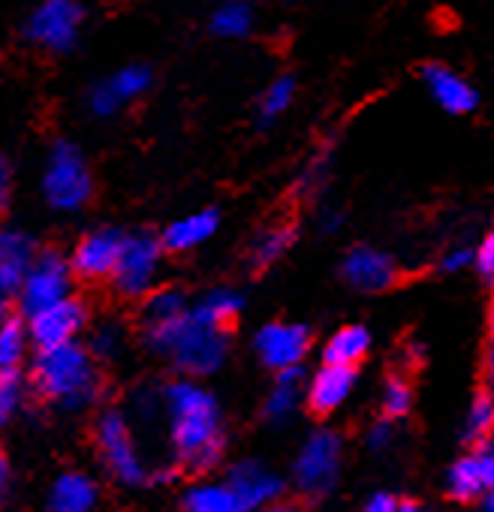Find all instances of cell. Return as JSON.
<instances>
[{
  "mask_svg": "<svg viewBox=\"0 0 494 512\" xmlns=\"http://www.w3.org/2000/svg\"><path fill=\"white\" fill-rule=\"evenodd\" d=\"M494 488V440H485L470 455L458 458L446 476V491L455 500H476Z\"/></svg>",
  "mask_w": 494,
  "mask_h": 512,
  "instance_id": "obj_13",
  "label": "cell"
},
{
  "mask_svg": "<svg viewBox=\"0 0 494 512\" xmlns=\"http://www.w3.org/2000/svg\"><path fill=\"white\" fill-rule=\"evenodd\" d=\"M476 269L494 284V232L482 241V247L476 250Z\"/></svg>",
  "mask_w": 494,
  "mask_h": 512,
  "instance_id": "obj_36",
  "label": "cell"
},
{
  "mask_svg": "<svg viewBox=\"0 0 494 512\" xmlns=\"http://www.w3.org/2000/svg\"><path fill=\"white\" fill-rule=\"evenodd\" d=\"M338 223H341V217H338V214H326V223H323V229H338Z\"/></svg>",
  "mask_w": 494,
  "mask_h": 512,
  "instance_id": "obj_42",
  "label": "cell"
},
{
  "mask_svg": "<svg viewBox=\"0 0 494 512\" xmlns=\"http://www.w3.org/2000/svg\"><path fill=\"white\" fill-rule=\"evenodd\" d=\"M85 317H88L85 305L76 302L73 296H67V299H61L55 305H46V308L31 314V338H34V344L40 350L70 344L85 329Z\"/></svg>",
  "mask_w": 494,
  "mask_h": 512,
  "instance_id": "obj_11",
  "label": "cell"
},
{
  "mask_svg": "<svg viewBox=\"0 0 494 512\" xmlns=\"http://www.w3.org/2000/svg\"><path fill=\"white\" fill-rule=\"evenodd\" d=\"M308 347H311V335L305 326H296V323H269L254 338V350L260 362L272 371L302 365V359L308 356Z\"/></svg>",
  "mask_w": 494,
  "mask_h": 512,
  "instance_id": "obj_10",
  "label": "cell"
},
{
  "mask_svg": "<svg viewBox=\"0 0 494 512\" xmlns=\"http://www.w3.org/2000/svg\"><path fill=\"white\" fill-rule=\"evenodd\" d=\"M464 431L470 440H485L494 431V398L491 395H476L470 410H467V422Z\"/></svg>",
  "mask_w": 494,
  "mask_h": 512,
  "instance_id": "obj_32",
  "label": "cell"
},
{
  "mask_svg": "<svg viewBox=\"0 0 494 512\" xmlns=\"http://www.w3.org/2000/svg\"><path fill=\"white\" fill-rule=\"evenodd\" d=\"M7 202H10V163L0 154V211L7 208Z\"/></svg>",
  "mask_w": 494,
  "mask_h": 512,
  "instance_id": "obj_39",
  "label": "cell"
},
{
  "mask_svg": "<svg viewBox=\"0 0 494 512\" xmlns=\"http://www.w3.org/2000/svg\"><path fill=\"white\" fill-rule=\"evenodd\" d=\"M389 440H392V428H389L386 422L374 425V428H371V434H368V446H371V449H386V446H389Z\"/></svg>",
  "mask_w": 494,
  "mask_h": 512,
  "instance_id": "obj_38",
  "label": "cell"
},
{
  "mask_svg": "<svg viewBox=\"0 0 494 512\" xmlns=\"http://www.w3.org/2000/svg\"><path fill=\"white\" fill-rule=\"evenodd\" d=\"M160 250H163V244L145 232L124 235L118 263L112 269V281L121 296L139 299L154 290V281L160 272Z\"/></svg>",
  "mask_w": 494,
  "mask_h": 512,
  "instance_id": "obj_7",
  "label": "cell"
},
{
  "mask_svg": "<svg viewBox=\"0 0 494 512\" xmlns=\"http://www.w3.org/2000/svg\"><path fill=\"white\" fill-rule=\"evenodd\" d=\"M142 341L151 353L166 356L187 377H208L220 371L229 350L226 329L208 320L199 308H187L169 323L142 326Z\"/></svg>",
  "mask_w": 494,
  "mask_h": 512,
  "instance_id": "obj_2",
  "label": "cell"
},
{
  "mask_svg": "<svg viewBox=\"0 0 494 512\" xmlns=\"http://www.w3.org/2000/svg\"><path fill=\"white\" fill-rule=\"evenodd\" d=\"M293 238H296L293 226H272V229L260 232V235H257V241H254V250H251L254 266H260V269H263V266L278 263L281 256L290 250Z\"/></svg>",
  "mask_w": 494,
  "mask_h": 512,
  "instance_id": "obj_25",
  "label": "cell"
},
{
  "mask_svg": "<svg viewBox=\"0 0 494 512\" xmlns=\"http://www.w3.org/2000/svg\"><path fill=\"white\" fill-rule=\"evenodd\" d=\"M241 305H244V299H241L235 290L220 287V290H211V293H208L196 308H199L208 320H214V323L226 326L229 320H235V317H238Z\"/></svg>",
  "mask_w": 494,
  "mask_h": 512,
  "instance_id": "obj_29",
  "label": "cell"
},
{
  "mask_svg": "<svg viewBox=\"0 0 494 512\" xmlns=\"http://www.w3.org/2000/svg\"><path fill=\"white\" fill-rule=\"evenodd\" d=\"M34 386L64 410H85L100 398V374L85 347L76 341L43 347L34 362Z\"/></svg>",
  "mask_w": 494,
  "mask_h": 512,
  "instance_id": "obj_3",
  "label": "cell"
},
{
  "mask_svg": "<svg viewBox=\"0 0 494 512\" xmlns=\"http://www.w3.org/2000/svg\"><path fill=\"white\" fill-rule=\"evenodd\" d=\"M422 82L428 85L434 103L449 112V115H464V112H473L476 106V91L449 67H440V64H428L422 70Z\"/></svg>",
  "mask_w": 494,
  "mask_h": 512,
  "instance_id": "obj_18",
  "label": "cell"
},
{
  "mask_svg": "<svg viewBox=\"0 0 494 512\" xmlns=\"http://www.w3.org/2000/svg\"><path fill=\"white\" fill-rule=\"evenodd\" d=\"M341 437L329 428H320L314 431L302 449H299V458L293 464V479H296V488L308 497H326L335 482H338V473H341Z\"/></svg>",
  "mask_w": 494,
  "mask_h": 512,
  "instance_id": "obj_5",
  "label": "cell"
},
{
  "mask_svg": "<svg viewBox=\"0 0 494 512\" xmlns=\"http://www.w3.org/2000/svg\"><path fill=\"white\" fill-rule=\"evenodd\" d=\"M217 211L214 208H205V211H193V214H184L178 217L175 223H169L163 229V238L160 244L172 253H184V250H193L199 247L202 241H208L214 232H217Z\"/></svg>",
  "mask_w": 494,
  "mask_h": 512,
  "instance_id": "obj_19",
  "label": "cell"
},
{
  "mask_svg": "<svg viewBox=\"0 0 494 512\" xmlns=\"http://www.w3.org/2000/svg\"><path fill=\"white\" fill-rule=\"evenodd\" d=\"M97 446L103 455L106 470L121 482V485H142L148 479L142 452L136 446L133 428L124 413L106 410L97 422Z\"/></svg>",
  "mask_w": 494,
  "mask_h": 512,
  "instance_id": "obj_6",
  "label": "cell"
},
{
  "mask_svg": "<svg viewBox=\"0 0 494 512\" xmlns=\"http://www.w3.org/2000/svg\"><path fill=\"white\" fill-rule=\"evenodd\" d=\"M211 31L223 40H241L254 31V7L247 0H223L211 13Z\"/></svg>",
  "mask_w": 494,
  "mask_h": 512,
  "instance_id": "obj_24",
  "label": "cell"
},
{
  "mask_svg": "<svg viewBox=\"0 0 494 512\" xmlns=\"http://www.w3.org/2000/svg\"><path fill=\"white\" fill-rule=\"evenodd\" d=\"M97 506V482L85 473H61L49 491L52 512H91Z\"/></svg>",
  "mask_w": 494,
  "mask_h": 512,
  "instance_id": "obj_20",
  "label": "cell"
},
{
  "mask_svg": "<svg viewBox=\"0 0 494 512\" xmlns=\"http://www.w3.org/2000/svg\"><path fill=\"white\" fill-rule=\"evenodd\" d=\"M43 193L46 202L58 211H79L91 199L94 193L91 169L76 145L70 142L52 145L43 169Z\"/></svg>",
  "mask_w": 494,
  "mask_h": 512,
  "instance_id": "obj_4",
  "label": "cell"
},
{
  "mask_svg": "<svg viewBox=\"0 0 494 512\" xmlns=\"http://www.w3.org/2000/svg\"><path fill=\"white\" fill-rule=\"evenodd\" d=\"M121 347H124V329H121L118 323H103V326L94 332V338H91V353L100 356V359L118 356Z\"/></svg>",
  "mask_w": 494,
  "mask_h": 512,
  "instance_id": "obj_34",
  "label": "cell"
},
{
  "mask_svg": "<svg viewBox=\"0 0 494 512\" xmlns=\"http://www.w3.org/2000/svg\"><path fill=\"white\" fill-rule=\"evenodd\" d=\"M163 413L178 461L196 473L217 467L223 455V428L217 398L196 380L184 377L163 389Z\"/></svg>",
  "mask_w": 494,
  "mask_h": 512,
  "instance_id": "obj_1",
  "label": "cell"
},
{
  "mask_svg": "<svg viewBox=\"0 0 494 512\" xmlns=\"http://www.w3.org/2000/svg\"><path fill=\"white\" fill-rule=\"evenodd\" d=\"M410 404H413V392H410L407 380L392 377L386 383V389H383V413L389 419H398V416H404L410 410Z\"/></svg>",
  "mask_w": 494,
  "mask_h": 512,
  "instance_id": "obj_33",
  "label": "cell"
},
{
  "mask_svg": "<svg viewBox=\"0 0 494 512\" xmlns=\"http://www.w3.org/2000/svg\"><path fill=\"white\" fill-rule=\"evenodd\" d=\"M10 461L4 458V452H0V500H4V494L10 491Z\"/></svg>",
  "mask_w": 494,
  "mask_h": 512,
  "instance_id": "obj_40",
  "label": "cell"
},
{
  "mask_svg": "<svg viewBox=\"0 0 494 512\" xmlns=\"http://www.w3.org/2000/svg\"><path fill=\"white\" fill-rule=\"evenodd\" d=\"M344 281L359 293H383L395 284L398 269L389 253L377 247H353L341 263Z\"/></svg>",
  "mask_w": 494,
  "mask_h": 512,
  "instance_id": "obj_14",
  "label": "cell"
},
{
  "mask_svg": "<svg viewBox=\"0 0 494 512\" xmlns=\"http://www.w3.org/2000/svg\"><path fill=\"white\" fill-rule=\"evenodd\" d=\"M151 82H154V76H151V70H148L145 64H130V67H124V70H118L112 79H106V82H100V85L91 88V94H88V109H91L97 118H109V115H115L124 103L142 97V94L151 88Z\"/></svg>",
  "mask_w": 494,
  "mask_h": 512,
  "instance_id": "obj_16",
  "label": "cell"
},
{
  "mask_svg": "<svg viewBox=\"0 0 494 512\" xmlns=\"http://www.w3.org/2000/svg\"><path fill=\"white\" fill-rule=\"evenodd\" d=\"M82 22L85 10L79 0H40L25 25V34L49 52H70L82 34Z\"/></svg>",
  "mask_w": 494,
  "mask_h": 512,
  "instance_id": "obj_8",
  "label": "cell"
},
{
  "mask_svg": "<svg viewBox=\"0 0 494 512\" xmlns=\"http://www.w3.org/2000/svg\"><path fill=\"white\" fill-rule=\"evenodd\" d=\"M184 509L187 512H244L235 491L226 485V479L190 485L184 494Z\"/></svg>",
  "mask_w": 494,
  "mask_h": 512,
  "instance_id": "obj_23",
  "label": "cell"
},
{
  "mask_svg": "<svg viewBox=\"0 0 494 512\" xmlns=\"http://www.w3.org/2000/svg\"><path fill=\"white\" fill-rule=\"evenodd\" d=\"M121 244H124V232L121 229H112V226H103V229H94L88 232L76 250H73V272L88 278V281H100V278H112V269L118 263V253H121Z\"/></svg>",
  "mask_w": 494,
  "mask_h": 512,
  "instance_id": "obj_12",
  "label": "cell"
},
{
  "mask_svg": "<svg viewBox=\"0 0 494 512\" xmlns=\"http://www.w3.org/2000/svg\"><path fill=\"white\" fill-rule=\"evenodd\" d=\"M353 386H356V368H353V365L326 362V365L311 377L308 404H311V410L320 413V416L335 413V410L353 395Z\"/></svg>",
  "mask_w": 494,
  "mask_h": 512,
  "instance_id": "obj_17",
  "label": "cell"
},
{
  "mask_svg": "<svg viewBox=\"0 0 494 512\" xmlns=\"http://www.w3.org/2000/svg\"><path fill=\"white\" fill-rule=\"evenodd\" d=\"M488 380L494 386V320H491V341H488Z\"/></svg>",
  "mask_w": 494,
  "mask_h": 512,
  "instance_id": "obj_41",
  "label": "cell"
},
{
  "mask_svg": "<svg viewBox=\"0 0 494 512\" xmlns=\"http://www.w3.org/2000/svg\"><path fill=\"white\" fill-rule=\"evenodd\" d=\"M25 398V383L19 368H0V425L10 422Z\"/></svg>",
  "mask_w": 494,
  "mask_h": 512,
  "instance_id": "obj_31",
  "label": "cell"
},
{
  "mask_svg": "<svg viewBox=\"0 0 494 512\" xmlns=\"http://www.w3.org/2000/svg\"><path fill=\"white\" fill-rule=\"evenodd\" d=\"M371 347V335L365 326H344L338 329L326 347H323V362H335V365H359L368 356Z\"/></svg>",
  "mask_w": 494,
  "mask_h": 512,
  "instance_id": "obj_22",
  "label": "cell"
},
{
  "mask_svg": "<svg viewBox=\"0 0 494 512\" xmlns=\"http://www.w3.org/2000/svg\"><path fill=\"white\" fill-rule=\"evenodd\" d=\"M485 509H488V512H494V488L485 494Z\"/></svg>",
  "mask_w": 494,
  "mask_h": 512,
  "instance_id": "obj_44",
  "label": "cell"
},
{
  "mask_svg": "<svg viewBox=\"0 0 494 512\" xmlns=\"http://www.w3.org/2000/svg\"><path fill=\"white\" fill-rule=\"evenodd\" d=\"M172 476H175V470H160V473H157L154 479H157V482H169Z\"/></svg>",
  "mask_w": 494,
  "mask_h": 512,
  "instance_id": "obj_43",
  "label": "cell"
},
{
  "mask_svg": "<svg viewBox=\"0 0 494 512\" xmlns=\"http://www.w3.org/2000/svg\"><path fill=\"white\" fill-rule=\"evenodd\" d=\"M70 290H73V266L61 253H40V256H34V263L25 272V281L19 290V305L31 317L34 311L67 299Z\"/></svg>",
  "mask_w": 494,
  "mask_h": 512,
  "instance_id": "obj_9",
  "label": "cell"
},
{
  "mask_svg": "<svg viewBox=\"0 0 494 512\" xmlns=\"http://www.w3.org/2000/svg\"><path fill=\"white\" fill-rule=\"evenodd\" d=\"M299 401H302V368L299 365L284 368V371H278V383L272 386V392L263 404V416L272 425H284L296 416Z\"/></svg>",
  "mask_w": 494,
  "mask_h": 512,
  "instance_id": "obj_21",
  "label": "cell"
},
{
  "mask_svg": "<svg viewBox=\"0 0 494 512\" xmlns=\"http://www.w3.org/2000/svg\"><path fill=\"white\" fill-rule=\"evenodd\" d=\"M34 241L22 229L0 226V263H13V266H31L34 263Z\"/></svg>",
  "mask_w": 494,
  "mask_h": 512,
  "instance_id": "obj_27",
  "label": "cell"
},
{
  "mask_svg": "<svg viewBox=\"0 0 494 512\" xmlns=\"http://www.w3.org/2000/svg\"><path fill=\"white\" fill-rule=\"evenodd\" d=\"M293 97H296V82H293L290 76L275 79V82L266 88L263 100H260V118H263V121L281 118V115L293 106Z\"/></svg>",
  "mask_w": 494,
  "mask_h": 512,
  "instance_id": "obj_30",
  "label": "cell"
},
{
  "mask_svg": "<svg viewBox=\"0 0 494 512\" xmlns=\"http://www.w3.org/2000/svg\"><path fill=\"white\" fill-rule=\"evenodd\" d=\"M226 485L235 491L241 509H260L281 497L284 479L260 461H238L226 473Z\"/></svg>",
  "mask_w": 494,
  "mask_h": 512,
  "instance_id": "obj_15",
  "label": "cell"
},
{
  "mask_svg": "<svg viewBox=\"0 0 494 512\" xmlns=\"http://www.w3.org/2000/svg\"><path fill=\"white\" fill-rule=\"evenodd\" d=\"M187 299L181 290H157L154 296H148L145 302V314H142V326H154V323H169L178 320L187 311Z\"/></svg>",
  "mask_w": 494,
  "mask_h": 512,
  "instance_id": "obj_26",
  "label": "cell"
},
{
  "mask_svg": "<svg viewBox=\"0 0 494 512\" xmlns=\"http://www.w3.org/2000/svg\"><path fill=\"white\" fill-rule=\"evenodd\" d=\"M365 509H368V512H398V509H413V503H401L395 494H389V491H377V494H371V497H368Z\"/></svg>",
  "mask_w": 494,
  "mask_h": 512,
  "instance_id": "obj_35",
  "label": "cell"
},
{
  "mask_svg": "<svg viewBox=\"0 0 494 512\" xmlns=\"http://www.w3.org/2000/svg\"><path fill=\"white\" fill-rule=\"evenodd\" d=\"M28 335L19 320H0V368H19L25 359Z\"/></svg>",
  "mask_w": 494,
  "mask_h": 512,
  "instance_id": "obj_28",
  "label": "cell"
},
{
  "mask_svg": "<svg viewBox=\"0 0 494 512\" xmlns=\"http://www.w3.org/2000/svg\"><path fill=\"white\" fill-rule=\"evenodd\" d=\"M473 260H476V253H473L470 247H452V250L443 256V272H461V269H467Z\"/></svg>",
  "mask_w": 494,
  "mask_h": 512,
  "instance_id": "obj_37",
  "label": "cell"
}]
</instances>
